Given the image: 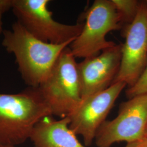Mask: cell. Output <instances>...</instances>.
<instances>
[{"instance_id":"cell-1","label":"cell","mask_w":147,"mask_h":147,"mask_svg":"<svg viewBox=\"0 0 147 147\" xmlns=\"http://www.w3.org/2000/svg\"><path fill=\"white\" fill-rule=\"evenodd\" d=\"M2 45L14 54L21 78L29 87L37 88L47 79L63 50L71 42L53 44L33 36L16 21L3 32Z\"/></svg>"},{"instance_id":"cell-2","label":"cell","mask_w":147,"mask_h":147,"mask_svg":"<svg viewBox=\"0 0 147 147\" xmlns=\"http://www.w3.org/2000/svg\"><path fill=\"white\" fill-rule=\"evenodd\" d=\"M52 115L38 87L16 94L0 93V147L25 143L37 123Z\"/></svg>"},{"instance_id":"cell-3","label":"cell","mask_w":147,"mask_h":147,"mask_svg":"<svg viewBox=\"0 0 147 147\" xmlns=\"http://www.w3.org/2000/svg\"><path fill=\"white\" fill-rule=\"evenodd\" d=\"M53 115L66 117L82 101L78 63L69 47L63 50L47 79L38 87Z\"/></svg>"},{"instance_id":"cell-4","label":"cell","mask_w":147,"mask_h":147,"mask_svg":"<svg viewBox=\"0 0 147 147\" xmlns=\"http://www.w3.org/2000/svg\"><path fill=\"white\" fill-rule=\"evenodd\" d=\"M49 0H13L11 9L17 21L33 36L53 44L72 42L84 24L67 25L56 21L49 10Z\"/></svg>"},{"instance_id":"cell-5","label":"cell","mask_w":147,"mask_h":147,"mask_svg":"<svg viewBox=\"0 0 147 147\" xmlns=\"http://www.w3.org/2000/svg\"><path fill=\"white\" fill-rule=\"evenodd\" d=\"M84 16L82 31L69 46L75 58L93 57L115 46L116 43L106 40V35L123 27L111 0H95Z\"/></svg>"},{"instance_id":"cell-6","label":"cell","mask_w":147,"mask_h":147,"mask_svg":"<svg viewBox=\"0 0 147 147\" xmlns=\"http://www.w3.org/2000/svg\"><path fill=\"white\" fill-rule=\"evenodd\" d=\"M147 125V94L129 99L120 105L118 114L106 121L95 138L98 147H111L121 142H137L144 138Z\"/></svg>"},{"instance_id":"cell-7","label":"cell","mask_w":147,"mask_h":147,"mask_svg":"<svg viewBox=\"0 0 147 147\" xmlns=\"http://www.w3.org/2000/svg\"><path fill=\"white\" fill-rule=\"evenodd\" d=\"M125 42L121 44V65L112 84L124 82L129 87L135 84L147 64V5L141 1L134 21L123 27Z\"/></svg>"},{"instance_id":"cell-8","label":"cell","mask_w":147,"mask_h":147,"mask_svg":"<svg viewBox=\"0 0 147 147\" xmlns=\"http://www.w3.org/2000/svg\"><path fill=\"white\" fill-rule=\"evenodd\" d=\"M126 86L121 82L112 84L107 89L82 99L67 116L70 128L76 135L82 137L86 146H90L94 141L98 130Z\"/></svg>"},{"instance_id":"cell-9","label":"cell","mask_w":147,"mask_h":147,"mask_svg":"<svg viewBox=\"0 0 147 147\" xmlns=\"http://www.w3.org/2000/svg\"><path fill=\"white\" fill-rule=\"evenodd\" d=\"M121 58V44H116L78 63L82 99L112 84L119 71Z\"/></svg>"},{"instance_id":"cell-10","label":"cell","mask_w":147,"mask_h":147,"mask_svg":"<svg viewBox=\"0 0 147 147\" xmlns=\"http://www.w3.org/2000/svg\"><path fill=\"white\" fill-rule=\"evenodd\" d=\"M68 117L59 120L45 117L34 126L30 140L34 147H87L69 127Z\"/></svg>"},{"instance_id":"cell-11","label":"cell","mask_w":147,"mask_h":147,"mask_svg":"<svg viewBox=\"0 0 147 147\" xmlns=\"http://www.w3.org/2000/svg\"><path fill=\"white\" fill-rule=\"evenodd\" d=\"M119 17L123 27L131 23L136 18L141 4L137 0H111Z\"/></svg>"},{"instance_id":"cell-12","label":"cell","mask_w":147,"mask_h":147,"mask_svg":"<svg viewBox=\"0 0 147 147\" xmlns=\"http://www.w3.org/2000/svg\"><path fill=\"white\" fill-rule=\"evenodd\" d=\"M143 94H147V64L136 82L126 90V96L128 99Z\"/></svg>"},{"instance_id":"cell-13","label":"cell","mask_w":147,"mask_h":147,"mask_svg":"<svg viewBox=\"0 0 147 147\" xmlns=\"http://www.w3.org/2000/svg\"><path fill=\"white\" fill-rule=\"evenodd\" d=\"M13 0H0V34L3 33L2 17L6 11L11 9Z\"/></svg>"},{"instance_id":"cell-14","label":"cell","mask_w":147,"mask_h":147,"mask_svg":"<svg viewBox=\"0 0 147 147\" xmlns=\"http://www.w3.org/2000/svg\"><path fill=\"white\" fill-rule=\"evenodd\" d=\"M137 147H147V138H143L136 142Z\"/></svg>"},{"instance_id":"cell-15","label":"cell","mask_w":147,"mask_h":147,"mask_svg":"<svg viewBox=\"0 0 147 147\" xmlns=\"http://www.w3.org/2000/svg\"><path fill=\"white\" fill-rule=\"evenodd\" d=\"M125 147H137L136 142H132L127 143Z\"/></svg>"},{"instance_id":"cell-16","label":"cell","mask_w":147,"mask_h":147,"mask_svg":"<svg viewBox=\"0 0 147 147\" xmlns=\"http://www.w3.org/2000/svg\"><path fill=\"white\" fill-rule=\"evenodd\" d=\"M144 138H147V125L145 130V132H144Z\"/></svg>"},{"instance_id":"cell-17","label":"cell","mask_w":147,"mask_h":147,"mask_svg":"<svg viewBox=\"0 0 147 147\" xmlns=\"http://www.w3.org/2000/svg\"><path fill=\"white\" fill-rule=\"evenodd\" d=\"M146 1V3H147V0H146V1Z\"/></svg>"},{"instance_id":"cell-18","label":"cell","mask_w":147,"mask_h":147,"mask_svg":"<svg viewBox=\"0 0 147 147\" xmlns=\"http://www.w3.org/2000/svg\"></svg>"}]
</instances>
